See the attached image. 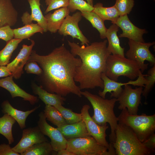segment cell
I'll return each mask as SVG.
<instances>
[{
	"instance_id": "e575fe53",
	"label": "cell",
	"mask_w": 155,
	"mask_h": 155,
	"mask_svg": "<svg viewBox=\"0 0 155 155\" xmlns=\"http://www.w3.org/2000/svg\"><path fill=\"white\" fill-rule=\"evenodd\" d=\"M145 77L147 81L144 85L142 94L146 99L155 83V65L148 71L147 75Z\"/></svg>"
},
{
	"instance_id": "5b68a950",
	"label": "cell",
	"mask_w": 155,
	"mask_h": 155,
	"mask_svg": "<svg viewBox=\"0 0 155 155\" xmlns=\"http://www.w3.org/2000/svg\"><path fill=\"white\" fill-rule=\"evenodd\" d=\"M141 72V67L136 61L125 57L111 54L107 59L104 73L111 80L117 81L121 76L133 80Z\"/></svg>"
},
{
	"instance_id": "9c48e42d",
	"label": "cell",
	"mask_w": 155,
	"mask_h": 155,
	"mask_svg": "<svg viewBox=\"0 0 155 155\" xmlns=\"http://www.w3.org/2000/svg\"><path fill=\"white\" fill-rule=\"evenodd\" d=\"M143 90L142 86L133 89L129 85H125L124 88L117 98L119 104L118 108L122 110L126 108L129 114L137 115L139 106L141 103Z\"/></svg>"
},
{
	"instance_id": "8992f818",
	"label": "cell",
	"mask_w": 155,
	"mask_h": 155,
	"mask_svg": "<svg viewBox=\"0 0 155 155\" xmlns=\"http://www.w3.org/2000/svg\"><path fill=\"white\" fill-rule=\"evenodd\" d=\"M122 111L117 117L118 123L129 127L136 135L139 140L143 142L155 131V115H132L127 109Z\"/></svg>"
},
{
	"instance_id": "3957f363",
	"label": "cell",
	"mask_w": 155,
	"mask_h": 155,
	"mask_svg": "<svg viewBox=\"0 0 155 155\" xmlns=\"http://www.w3.org/2000/svg\"><path fill=\"white\" fill-rule=\"evenodd\" d=\"M81 94L88 100L93 107L94 113L92 118L93 120L100 125L107 123L109 124L111 132L109 139L110 143L113 144L115 140V130L118 123L117 117L114 111L117 101V98L106 99L86 90L82 91Z\"/></svg>"
},
{
	"instance_id": "44dd1931",
	"label": "cell",
	"mask_w": 155,
	"mask_h": 155,
	"mask_svg": "<svg viewBox=\"0 0 155 155\" xmlns=\"http://www.w3.org/2000/svg\"><path fill=\"white\" fill-rule=\"evenodd\" d=\"M119 28L116 24L112 23L107 29L106 34V38H107L108 42L107 48L111 54L125 57V48L120 45L119 37L117 35Z\"/></svg>"
},
{
	"instance_id": "d590c367",
	"label": "cell",
	"mask_w": 155,
	"mask_h": 155,
	"mask_svg": "<svg viewBox=\"0 0 155 155\" xmlns=\"http://www.w3.org/2000/svg\"><path fill=\"white\" fill-rule=\"evenodd\" d=\"M47 7L44 11L47 14L54 9L62 7H67L69 0H45Z\"/></svg>"
},
{
	"instance_id": "9a60e30c",
	"label": "cell",
	"mask_w": 155,
	"mask_h": 155,
	"mask_svg": "<svg viewBox=\"0 0 155 155\" xmlns=\"http://www.w3.org/2000/svg\"><path fill=\"white\" fill-rule=\"evenodd\" d=\"M122 30L119 38H127L135 41L145 42L143 36L147 32L144 29L140 28L134 25L130 21L127 14L120 16L115 21L112 22Z\"/></svg>"
},
{
	"instance_id": "603a6c76",
	"label": "cell",
	"mask_w": 155,
	"mask_h": 155,
	"mask_svg": "<svg viewBox=\"0 0 155 155\" xmlns=\"http://www.w3.org/2000/svg\"><path fill=\"white\" fill-rule=\"evenodd\" d=\"M57 128L66 139L89 136L86 125L82 120L71 124H66Z\"/></svg>"
},
{
	"instance_id": "4dcf8cb0",
	"label": "cell",
	"mask_w": 155,
	"mask_h": 155,
	"mask_svg": "<svg viewBox=\"0 0 155 155\" xmlns=\"http://www.w3.org/2000/svg\"><path fill=\"white\" fill-rule=\"evenodd\" d=\"M22 40L13 38L8 42L0 51V67L6 66L9 62L12 54Z\"/></svg>"
},
{
	"instance_id": "f35d334b",
	"label": "cell",
	"mask_w": 155,
	"mask_h": 155,
	"mask_svg": "<svg viewBox=\"0 0 155 155\" xmlns=\"http://www.w3.org/2000/svg\"><path fill=\"white\" fill-rule=\"evenodd\" d=\"M0 155H20L14 151L9 144H0Z\"/></svg>"
},
{
	"instance_id": "ba28073f",
	"label": "cell",
	"mask_w": 155,
	"mask_h": 155,
	"mask_svg": "<svg viewBox=\"0 0 155 155\" xmlns=\"http://www.w3.org/2000/svg\"><path fill=\"white\" fill-rule=\"evenodd\" d=\"M129 49L125 53L127 57L136 61L140 65L143 73L148 68V64H145V61L153 66L155 65V57L150 51V48L155 44L152 42H141L129 39Z\"/></svg>"
},
{
	"instance_id": "83f0119b",
	"label": "cell",
	"mask_w": 155,
	"mask_h": 155,
	"mask_svg": "<svg viewBox=\"0 0 155 155\" xmlns=\"http://www.w3.org/2000/svg\"><path fill=\"white\" fill-rule=\"evenodd\" d=\"M49 141L35 144L22 154L21 155H57Z\"/></svg>"
},
{
	"instance_id": "277c9868",
	"label": "cell",
	"mask_w": 155,
	"mask_h": 155,
	"mask_svg": "<svg viewBox=\"0 0 155 155\" xmlns=\"http://www.w3.org/2000/svg\"><path fill=\"white\" fill-rule=\"evenodd\" d=\"M115 134L113 145L116 155H150L153 153L143 145L129 127L118 123Z\"/></svg>"
},
{
	"instance_id": "ab89813d",
	"label": "cell",
	"mask_w": 155,
	"mask_h": 155,
	"mask_svg": "<svg viewBox=\"0 0 155 155\" xmlns=\"http://www.w3.org/2000/svg\"><path fill=\"white\" fill-rule=\"evenodd\" d=\"M143 145L153 153L155 149V134L153 133L142 142Z\"/></svg>"
},
{
	"instance_id": "7a4b0ae2",
	"label": "cell",
	"mask_w": 155,
	"mask_h": 155,
	"mask_svg": "<svg viewBox=\"0 0 155 155\" xmlns=\"http://www.w3.org/2000/svg\"><path fill=\"white\" fill-rule=\"evenodd\" d=\"M107 42L104 40L85 46L68 40L71 52L79 57L81 61L74 77L75 82L79 83L81 90L96 87L103 89L101 75L105 71L107 59L111 54L107 49Z\"/></svg>"
},
{
	"instance_id": "4316f807",
	"label": "cell",
	"mask_w": 155,
	"mask_h": 155,
	"mask_svg": "<svg viewBox=\"0 0 155 155\" xmlns=\"http://www.w3.org/2000/svg\"><path fill=\"white\" fill-rule=\"evenodd\" d=\"M16 121L13 118L7 113H5L0 117V133L7 139L9 145L14 142L12 128Z\"/></svg>"
},
{
	"instance_id": "e0dca14e",
	"label": "cell",
	"mask_w": 155,
	"mask_h": 155,
	"mask_svg": "<svg viewBox=\"0 0 155 155\" xmlns=\"http://www.w3.org/2000/svg\"><path fill=\"white\" fill-rule=\"evenodd\" d=\"M27 1L31 9V14L27 11L23 13L21 17L23 24H30L32 23L33 21H35L43 28L44 32H46L47 31V22L40 9V0Z\"/></svg>"
},
{
	"instance_id": "8fae6325",
	"label": "cell",
	"mask_w": 155,
	"mask_h": 155,
	"mask_svg": "<svg viewBox=\"0 0 155 155\" xmlns=\"http://www.w3.org/2000/svg\"><path fill=\"white\" fill-rule=\"evenodd\" d=\"M90 106L88 104L83 105L81 110L82 120L85 123L89 135L93 137L100 144L109 148V144L106 140V131L108 128L107 123L100 125L93 119L89 114Z\"/></svg>"
},
{
	"instance_id": "7402d4cb",
	"label": "cell",
	"mask_w": 155,
	"mask_h": 155,
	"mask_svg": "<svg viewBox=\"0 0 155 155\" xmlns=\"http://www.w3.org/2000/svg\"><path fill=\"white\" fill-rule=\"evenodd\" d=\"M2 112L4 113H7L13 118L18 123L20 128L22 129L26 127V121L28 116L36 111L40 105L34 108L24 111L14 108L9 101L5 100L2 104Z\"/></svg>"
},
{
	"instance_id": "2e32d148",
	"label": "cell",
	"mask_w": 155,
	"mask_h": 155,
	"mask_svg": "<svg viewBox=\"0 0 155 155\" xmlns=\"http://www.w3.org/2000/svg\"><path fill=\"white\" fill-rule=\"evenodd\" d=\"M28 39L31 42V44L28 45L23 44L16 58L6 65L13 78L16 79L20 78L23 73V67L28 61L35 44L33 40Z\"/></svg>"
},
{
	"instance_id": "ee69618b",
	"label": "cell",
	"mask_w": 155,
	"mask_h": 155,
	"mask_svg": "<svg viewBox=\"0 0 155 155\" xmlns=\"http://www.w3.org/2000/svg\"></svg>"
},
{
	"instance_id": "30bf717a",
	"label": "cell",
	"mask_w": 155,
	"mask_h": 155,
	"mask_svg": "<svg viewBox=\"0 0 155 155\" xmlns=\"http://www.w3.org/2000/svg\"><path fill=\"white\" fill-rule=\"evenodd\" d=\"M147 74H144L141 73L137 79L135 80H131L126 83L118 82L113 80L103 73L101 75V78L103 83V90H99V95L104 98H105L106 95L108 92L111 93V97L117 98L123 90L122 86L126 85H132L134 86L144 87L147 82V80L145 77Z\"/></svg>"
},
{
	"instance_id": "8d00e7d4",
	"label": "cell",
	"mask_w": 155,
	"mask_h": 155,
	"mask_svg": "<svg viewBox=\"0 0 155 155\" xmlns=\"http://www.w3.org/2000/svg\"><path fill=\"white\" fill-rule=\"evenodd\" d=\"M24 66V70L27 73L35 74L39 76L42 73V69L35 61L27 62Z\"/></svg>"
},
{
	"instance_id": "6da1fadb",
	"label": "cell",
	"mask_w": 155,
	"mask_h": 155,
	"mask_svg": "<svg viewBox=\"0 0 155 155\" xmlns=\"http://www.w3.org/2000/svg\"><path fill=\"white\" fill-rule=\"evenodd\" d=\"M31 61L36 62L42 70L39 76L40 86L45 90L63 97L70 93L82 96L81 90L74 80L81 60L73 55L64 44L47 55H40L32 50L27 62Z\"/></svg>"
},
{
	"instance_id": "ac0fdd59",
	"label": "cell",
	"mask_w": 155,
	"mask_h": 155,
	"mask_svg": "<svg viewBox=\"0 0 155 155\" xmlns=\"http://www.w3.org/2000/svg\"><path fill=\"white\" fill-rule=\"evenodd\" d=\"M13 78L12 75H11L0 79V87L8 91L13 98L20 97L24 100L29 102L32 105H34L38 101L37 97L28 93L20 88L14 82Z\"/></svg>"
},
{
	"instance_id": "f1b7e54d",
	"label": "cell",
	"mask_w": 155,
	"mask_h": 155,
	"mask_svg": "<svg viewBox=\"0 0 155 155\" xmlns=\"http://www.w3.org/2000/svg\"><path fill=\"white\" fill-rule=\"evenodd\" d=\"M81 13L82 16L88 20L92 26L98 30L99 33L100 38L102 39L106 38V34L107 28L104 25V21L93 11Z\"/></svg>"
},
{
	"instance_id": "60d3db41",
	"label": "cell",
	"mask_w": 155,
	"mask_h": 155,
	"mask_svg": "<svg viewBox=\"0 0 155 155\" xmlns=\"http://www.w3.org/2000/svg\"><path fill=\"white\" fill-rule=\"evenodd\" d=\"M11 75V73L7 69L6 66L0 67V78L6 77Z\"/></svg>"
},
{
	"instance_id": "1f68e13d",
	"label": "cell",
	"mask_w": 155,
	"mask_h": 155,
	"mask_svg": "<svg viewBox=\"0 0 155 155\" xmlns=\"http://www.w3.org/2000/svg\"><path fill=\"white\" fill-rule=\"evenodd\" d=\"M61 113L67 124H71L80 121L82 120L81 113L73 112L71 109L58 105L55 107Z\"/></svg>"
},
{
	"instance_id": "484cf974",
	"label": "cell",
	"mask_w": 155,
	"mask_h": 155,
	"mask_svg": "<svg viewBox=\"0 0 155 155\" xmlns=\"http://www.w3.org/2000/svg\"><path fill=\"white\" fill-rule=\"evenodd\" d=\"M14 38L23 40L29 39L36 33L43 34V28L37 23H33L25 25L21 27L13 29Z\"/></svg>"
},
{
	"instance_id": "836d02e7",
	"label": "cell",
	"mask_w": 155,
	"mask_h": 155,
	"mask_svg": "<svg viewBox=\"0 0 155 155\" xmlns=\"http://www.w3.org/2000/svg\"><path fill=\"white\" fill-rule=\"evenodd\" d=\"M134 5V0H116L114 5L121 16L129 14Z\"/></svg>"
},
{
	"instance_id": "5bb4252c",
	"label": "cell",
	"mask_w": 155,
	"mask_h": 155,
	"mask_svg": "<svg viewBox=\"0 0 155 155\" xmlns=\"http://www.w3.org/2000/svg\"><path fill=\"white\" fill-rule=\"evenodd\" d=\"M48 141L38 126L30 127L23 130L21 140L12 149L21 155L33 145Z\"/></svg>"
},
{
	"instance_id": "7bdbcfd3",
	"label": "cell",
	"mask_w": 155,
	"mask_h": 155,
	"mask_svg": "<svg viewBox=\"0 0 155 155\" xmlns=\"http://www.w3.org/2000/svg\"><path fill=\"white\" fill-rule=\"evenodd\" d=\"M87 2L90 5L93 6V0H86Z\"/></svg>"
},
{
	"instance_id": "ffe728a7",
	"label": "cell",
	"mask_w": 155,
	"mask_h": 155,
	"mask_svg": "<svg viewBox=\"0 0 155 155\" xmlns=\"http://www.w3.org/2000/svg\"><path fill=\"white\" fill-rule=\"evenodd\" d=\"M70 12L67 7H62L53 13H48L44 16L47 22V31L53 33L58 32L64 19Z\"/></svg>"
},
{
	"instance_id": "7c38bea8",
	"label": "cell",
	"mask_w": 155,
	"mask_h": 155,
	"mask_svg": "<svg viewBox=\"0 0 155 155\" xmlns=\"http://www.w3.org/2000/svg\"><path fill=\"white\" fill-rule=\"evenodd\" d=\"M81 13L77 11L72 15H68L64 19L58 32L63 36H70L73 39H78L81 45H89L90 41L80 29L78 23L82 18Z\"/></svg>"
},
{
	"instance_id": "cb8c5ba5",
	"label": "cell",
	"mask_w": 155,
	"mask_h": 155,
	"mask_svg": "<svg viewBox=\"0 0 155 155\" xmlns=\"http://www.w3.org/2000/svg\"><path fill=\"white\" fill-rule=\"evenodd\" d=\"M32 89L33 93L38 96L40 98L45 104L55 107L63 105L66 98L61 95L49 92L44 89L40 86L33 85Z\"/></svg>"
},
{
	"instance_id": "d6a6232c",
	"label": "cell",
	"mask_w": 155,
	"mask_h": 155,
	"mask_svg": "<svg viewBox=\"0 0 155 155\" xmlns=\"http://www.w3.org/2000/svg\"><path fill=\"white\" fill-rule=\"evenodd\" d=\"M67 8L70 12L73 13L76 10L81 12L85 11H92L94 9L92 6L84 0H69Z\"/></svg>"
},
{
	"instance_id": "74e56055",
	"label": "cell",
	"mask_w": 155,
	"mask_h": 155,
	"mask_svg": "<svg viewBox=\"0 0 155 155\" xmlns=\"http://www.w3.org/2000/svg\"><path fill=\"white\" fill-rule=\"evenodd\" d=\"M14 38L13 29L9 26L0 27V39L6 43Z\"/></svg>"
},
{
	"instance_id": "f546056e",
	"label": "cell",
	"mask_w": 155,
	"mask_h": 155,
	"mask_svg": "<svg viewBox=\"0 0 155 155\" xmlns=\"http://www.w3.org/2000/svg\"><path fill=\"white\" fill-rule=\"evenodd\" d=\"M43 112L46 120L57 127H60L67 124L61 113L54 106L45 105Z\"/></svg>"
},
{
	"instance_id": "4fadbf2b",
	"label": "cell",
	"mask_w": 155,
	"mask_h": 155,
	"mask_svg": "<svg viewBox=\"0 0 155 155\" xmlns=\"http://www.w3.org/2000/svg\"><path fill=\"white\" fill-rule=\"evenodd\" d=\"M38 117V126L42 133L50 139V142L53 150L57 152L61 149H66L67 140L61 131L48 123L43 112H40Z\"/></svg>"
},
{
	"instance_id": "d4e9b609",
	"label": "cell",
	"mask_w": 155,
	"mask_h": 155,
	"mask_svg": "<svg viewBox=\"0 0 155 155\" xmlns=\"http://www.w3.org/2000/svg\"><path fill=\"white\" fill-rule=\"evenodd\" d=\"M94 9L92 11L97 14L104 21L108 20L113 22L118 19L120 16L119 13L114 5L113 6L105 7L103 6L101 3H97L93 5Z\"/></svg>"
},
{
	"instance_id": "d6986e66",
	"label": "cell",
	"mask_w": 155,
	"mask_h": 155,
	"mask_svg": "<svg viewBox=\"0 0 155 155\" xmlns=\"http://www.w3.org/2000/svg\"><path fill=\"white\" fill-rule=\"evenodd\" d=\"M18 13L11 0L0 1V27L6 26L11 27L17 22Z\"/></svg>"
},
{
	"instance_id": "52a82bcc",
	"label": "cell",
	"mask_w": 155,
	"mask_h": 155,
	"mask_svg": "<svg viewBox=\"0 0 155 155\" xmlns=\"http://www.w3.org/2000/svg\"><path fill=\"white\" fill-rule=\"evenodd\" d=\"M67 140L66 149L76 155H111L106 147L91 136Z\"/></svg>"
},
{
	"instance_id": "b9f144b4",
	"label": "cell",
	"mask_w": 155,
	"mask_h": 155,
	"mask_svg": "<svg viewBox=\"0 0 155 155\" xmlns=\"http://www.w3.org/2000/svg\"><path fill=\"white\" fill-rule=\"evenodd\" d=\"M57 155H76L75 154L67 150L66 149H63L57 152Z\"/></svg>"
}]
</instances>
